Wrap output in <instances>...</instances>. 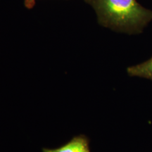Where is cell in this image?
<instances>
[{"instance_id": "cell-1", "label": "cell", "mask_w": 152, "mask_h": 152, "mask_svg": "<svg viewBox=\"0 0 152 152\" xmlns=\"http://www.w3.org/2000/svg\"><path fill=\"white\" fill-rule=\"evenodd\" d=\"M92 6L104 27L128 34L141 33L152 20V11L137 0H85Z\"/></svg>"}, {"instance_id": "cell-2", "label": "cell", "mask_w": 152, "mask_h": 152, "mask_svg": "<svg viewBox=\"0 0 152 152\" xmlns=\"http://www.w3.org/2000/svg\"><path fill=\"white\" fill-rule=\"evenodd\" d=\"M42 152H90V140L84 134H80L56 149L43 148Z\"/></svg>"}, {"instance_id": "cell-3", "label": "cell", "mask_w": 152, "mask_h": 152, "mask_svg": "<svg viewBox=\"0 0 152 152\" xmlns=\"http://www.w3.org/2000/svg\"><path fill=\"white\" fill-rule=\"evenodd\" d=\"M127 72L130 76L143 77L152 80V57L142 64L128 67Z\"/></svg>"}, {"instance_id": "cell-4", "label": "cell", "mask_w": 152, "mask_h": 152, "mask_svg": "<svg viewBox=\"0 0 152 152\" xmlns=\"http://www.w3.org/2000/svg\"><path fill=\"white\" fill-rule=\"evenodd\" d=\"M35 0H25V6L26 8L32 9L35 6Z\"/></svg>"}]
</instances>
